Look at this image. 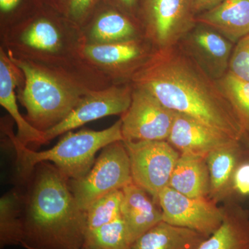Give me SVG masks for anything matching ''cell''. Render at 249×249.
<instances>
[{
    "mask_svg": "<svg viewBox=\"0 0 249 249\" xmlns=\"http://www.w3.org/2000/svg\"><path fill=\"white\" fill-rule=\"evenodd\" d=\"M135 86L147 90L163 106L242 142L246 137L217 81L180 44L156 49L133 72Z\"/></svg>",
    "mask_w": 249,
    "mask_h": 249,
    "instance_id": "cell-1",
    "label": "cell"
},
{
    "mask_svg": "<svg viewBox=\"0 0 249 249\" xmlns=\"http://www.w3.org/2000/svg\"><path fill=\"white\" fill-rule=\"evenodd\" d=\"M25 249H83L86 214L80 209L70 179L50 162L35 165L19 183Z\"/></svg>",
    "mask_w": 249,
    "mask_h": 249,
    "instance_id": "cell-2",
    "label": "cell"
},
{
    "mask_svg": "<svg viewBox=\"0 0 249 249\" xmlns=\"http://www.w3.org/2000/svg\"><path fill=\"white\" fill-rule=\"evenodd\" d=\"M10 137L17 154L19 182L30 175L36 165L43 161L53 163L69 179H79L92 168L98 150L124 139L121 119L103 130L70 131L55 146L45 151L30 150L15 136Z\"/></svg>",
    "mask_w": 249,
    "mask_h": 249,
    "instance_id": "cell-3",
    "label": "cell"
},
{
    "mask_svg": "<svg viewBox=\"0 0 249 249\" xmlns=\"http://www.w3.org/2000/svg\"><path fill=\"white\" fill-rule=\"evenodd\" d=\"M9 57L25 77V86L19 100L27 109L28 122L42 132L60 124L74 109L82 96L47 71L12 55Z\"/></svg>",
    "mask_w": 249,
    "mask_h": 249,
    "instance_id": "cell-4",
    "label": "cell"
},
{
    "mask_svg": "<svg viewBox=\"0 0 249 249\" xmlns=\"http://www.w3.org/2000/svg\"><path fill=\"white\" fill-rule=\"evenodd\" d=\"M102 150L87 175L79 179L70 180L77 204L84 211L101 196L133 182L124 141L112 142Z\"/></svg>",
    "mask_w": 249,
    "mask_h": 249,
    "instance_id": "cell-5",
    "label": "cell"
},
{
    "mask_svg": "<svg viewBox=\"0 0 249 249\" xmlns=\"http://www.w3.org/2000/svg\"><path fill=\"white\" fill-rule=\"evenodd\" d=\"M133 183L159 204L160 191L169 186L180 152L167 141L124 140Z\"/></svg>",
    "mask_w": 249,
    "mask_h": 249,
    "instance_id": "cell-6",
    "label": "cell"
},
{
    "mask_svg": "<svg viewBox=\"0 0 249 249\" xmlns=\"http://www.w3.org/2000/svg\"><path fill=\"white\" fill-rule=\"evenodd\" d=\"M175 115L147 90L135 86L130 106L121 115L124 141H167Z\"/></svg>",
    "mask_w": 249,
    "mask_h": 249,
    "instance_id": "cell-7",
    "label": "cell"
},
{
    "mask_svg": "<svg viewBox=\"0 0 249 249\" xmlns=\"http://www.w3.org/2000/svg\"><path fill=\"white\" fill-rule=\"evenodd\" d=\"M158 203L163 220L209 237L222 225L224 210L207 197L192 198L168 186L160 191Z\"/></svg>",
    "mask_w": 249,
    "mask_h": 249,
    "instance_id": "cell-8",
    "label": "cell"
},
{
    "mask_svg": "<svg viewBox=\"0 0 249 249\" xmlns=\"http://www.w3.org/2000/svg\"><path fill=\"white\" fill-rule=\"evenodd\" d=\"M132 90L129 87H111L82 96L63 121L43 132V144L91 121L106 116L123 115L130 106Z\"/></svg>",
    "mask_w": 249,
    "mask_h": 249,
    "instance_id": "cell-9",
    "label": "cell"
},
{
    "mask_svg": "<svg viewBox=\"0 0 249 249\" xmlns=\"http://www.w3.org/2000/svg\"><path fill=\"white\" fill-rule=\"evenodd\" d=\"M190 0H147V34L157 49L180 43L196 25Z\"/></svg>",
    "mask_w": 249,
    "mask_h": 249,
    "instance_id": "cell-10",
    "label": "cell"
},
{
    "mask_svg": "<svg viewBox=\"0 0 249 249\" xmlns=\"http://www.w3.org/2000/svg\"><path fill=\"white\" fill-rule=\"evenodd\" d=\"M179 44L216 81L229 71L233 42L213 28L196 23Z\"/></svg>",
    "mask_w": 249,
    "mask_h": 249,
    "instance_id": "cell-11",
    "label": "cell"
},
{
    "mask_svg": "<svg viewBox=\"0 0 249 249\" xmlns=\"http://www.w3.org/2000/svg\"><path fill=\"white\" fill-rule=\"evenodd\" d=\"M235 139L193 118L176 112L167 142L180 154L206 157ZM239 142V141H238Z\"/></svg>",
    "mask_w": 249,
    "mask_h": 249,
    "instance_id": "cell-12",
    "label": "cell"
},
{
    "mask_svg": "<svg viewBox=\"0 0 249 249\" xmlns=\"http://www.w3.org/2000/svg\"><path fill=\"white\" fill-rule=\"evenodd\" d=\"M121 217L133 245L141 236L163 220L160 206L145 190L133 182L124 187Z\"/></svg>",
    "mask_w": 249,
    "mask_h": 249,
    "instance_id": "cell-13",
    "label": "cell"
},
{
    "mask_svg": "<svg viewBox=\"0 0 249 249\" xmlns=\"http://www.w3.org/2000/svg\"><path fill=\"white\" fill-rule=\"evenodd\" d=\"M247 155L242 142L238 141L210 152L206 158L210 175V199L218 204L235 193L234 175L239 164L247 160Z\"/></svg>",
    "mask_w": 249,
    "mask_h": 249,
    "instance_id": "cell-14",
    "label": "cell"
},
{
    "mask_svg": "<svg viewBox=\"0 0 249 249\" xmlns=\"http://www.w3.org/2000/svg\"><path fill=\"white\" fill-rule=\"evenodd\" d=\"M18 67L0 51V104L12 116L18 125L16 138L22 145L43 144V132L35 128L23 118L18 109L15 89L18 83Z\"/></svg>",
    "mask_w": 249,
    "mask_h": 249,
    "instance_id": "cell-15",
    "label": "cell"
},
{
    "mask_svg": "<svg viewBox=\"0 0 249 249\" xmlns=\"http://www.w3.org/2000/svg\"><path fill=\"white\" fill-rule=\"evenodd\" d=\"M196 19L236 43L249 34V0H224Z\"/></svg>",
    "mask_w": 249,
    "mask_h": 249,
    "instance_id": "cell-16",
    "label": "cell"
},
{
    "mask_svg": "<svg viewBox=\"0 0 249 249\" xmlns=\"http://www.w3.org/2000/svg\"><path fill=\"white\" fill-rule=\"evenodd\" d=\"M224 220L220 227L197 249H249V213L237 204L222 207Z\"/></svg>",
    "mask_w": 249,
    "mask_h": 249,
    "instance_id": "cell-17",
    "label": "cell"
},
{
    "mask_svg": "<svg viewBox=\"0 0 249 249\" xmlns=\"http://www.w3.org/2000/svg\"><path fill=\"white\" fill-rule=\"evenodd\" d=\"M168 186L189 197L209 196L210 175L206 157L181 154Z\"/></svg>",
    "mask_w": 249,
    "mask_h": 249,
    "instance_id": "cell-18",
    "label": "cell"
},
{
    "mask_svg": "<svg viewBox=\"0 0 249 249\" xmlns=\"http://www.w3.org/2000/svg\"><path fill=\"white\" fill-rule=\"evenodd\" d=\"M206 236L162 221L141 236L132 245L133 249H197Z\"/></svg>",
    "mask_w": 249,
    "mask_h": 249,
    "instance_id": "cell-19",
    "label": "cell"
},
{
    "mask_svg": "<svg viewBox=\"0 0 249 249\" xmlns=\"http://www.w3.org/2000/svg\"><path fill=\"white\" fill-rule=\"evenodd\" d=\"M85 53L93 61L113 67L129 66L144 62L150 54L136 39L87 46Z\"/></svg>",
    "mask_w": 249,
    "mask_h": 249,
    "instance_id": "cell-20",
    "label": "cell"
},
{
    "mask_svg": "<svg viewBox=\"0 0 249 249\" xmlns=\"http://www.w3.org/2000/svg\"><path fill=\"white\" fill-rule=\"evenodd\" d=\"M22 193L15 187L0 199V247L21 245L24 237Z\"/></svg>",
    "mask_w": 249,
    "mask_h": 249,
    "instance_id": "cell-21",
    "label": "cell"
},
{
    "mask_svg": "<svg viewBox=\"0 0 249 249\" xmlns=\"http://www.w3.org/2000/svg\"><path fill=\"white\" fill-rule=\"evenodd\" d=\"M217 83L247 136L249 134V81L228 71Z\"/></svg>",
    "mask_w": 249,
    "mask_h": 249,
    "instance_id": "cell-22",
    "label": "cell"
},
{
    "mask_svg": "<svg viewBox=\"0 0 249 249\" xmlns=\"http://www.w3.org/2000/svg\"><path fill=\"white\" fill-rule=\"evenodd\" d=\"M137 31L128 18L109 11L101 15L93 25L91 36L99 43H111L135 39Z\"/></svg>",
    "mask_w": 249,
    "mask_h": 249,
    "instance_id": "cell-23",
    "label": "cell"
},
{
    "mask_svg": "<svg viewBox=\"0 0 249 249\" xmlns=\"http://www.w3.org/2000/svg\"><path fill=\"white\" fill-rule=\"evenodd\" d=\"M122 217L85 235L83 249H133Z\"/></svg>",
    "mask_w": 249,
    "mask_h": 249,
    "instance_id": "cell-24",
    "label": "cell"
},
{
    "mask_svg": "<svg viewBox=\"0 0 249 249\" xmlns=\"http://www.w3.org/2000/svg\"><path fill=\"white\" fill-rule=\"evenodd\" d=\"M123 196L122 190H118L101 196L90 205L85 211L86 233L121 217Z\"/></svg>",
    "mask_w": 249,
    "mask_h": 249,
    "instance_id": "cell-25",
    "label": "cell"
},
{
    "mask_svg": "<svg viewBox=\"0 0 249 249\" xmlns=\"http://www.w3.org/2000/svg\"><path fill=\"white\" fill-rule=\"evenodd\" d=\"M24 44L39 50L53 52L60 45L58 29L52 22L40 19L32 24L22 36Z\"/></svg>",
    "mask_w": 249,
    "mask_h": 249,
    "instance_id": "cell-26",
    "label": "cell"
},
{
    "mask_svg": "<svg viewBox=\"0 0 249 249\" xmlns=\"http://www.w3.org/2000/svg\"><path fill=\"white\" fill-rule=\"evenodd\" d=\"M229 71L241 79L249 81V34L236 42Z\"/></svg>",
    "mask_w": 249,
    "mask_h": 249,
    "instance_id": "cell-27",
    "label": "cell"
},
{
    "mask_svg": "<svg viewBox=\"0 0 249 249\" xmlns=\"http://www.w3.org/2000/svg\"><path fill=\"white\" fill-rule=\"evenodd\" d=\"M235 193L242 196H249V160L240 163L235 170L233 178Z\"/></svg>",
    "mask_w": 249,
    "mask_h": 249,
    "instance_id": "cell-28",
    "label": "cell"
},
{
    "mask_svg": "<svg viewBox=\"0 0 249 249\" xmlns=\"http://www.w3.org/2000/svg\"><path fill=\"white\" fill-rule=\"evenodd\" d=\"M95 0H71L70 14L72 17L78 19L83 17L89 11Z\"/></svg>",
    "mask_w": 249,
    "mask_h": 249,
    "instance_id": "cell-29",
    "label": "cell"
},
{
    "mask_svg": "<svg viewBox=\"0 0 249 249\" xmlns=\"http://www.w3.org/2000/svg\"><path fill=\"white\" fill-rule=\"evenodd\" d=\"M224 0H190L195 13L206 11L217 6Z\"/></svg>",
    "mask_w": 249,
    "mask_h": 249,
    "instance_id": "cell-30",
    "label": "cell"
},
{
    "mask_svg": "<svg viewBox=\"0 0 249 249\" xmlns=\"http://www.w3.org/2000/svg\"><path fill=\"white\" fill-rule=\"evenodd\" d=\"M20 0H0L1 12L8 13L17 7Z\"/></svg>",
    "mask_w": 249,
    "mask_h": 249,
    "instance_id": "cell-31",
    "label": "cell"
},
{
    "mask_svg": "<svg viewBox=\"0 0 249 249\" xmlns=\"http://www.w3.org/2000/svg\"><path fill=\"white\" fill-rule=\"evenodd\" d=\"M124 7L127 9H132L135 7L137 0H118Z\"/></svg>",
    "mask_w": 249,
    "mask_h": 249,
    "instance_id": "cell-32",
    "label": "cell"
},
{
    "mask_svg": "<svg viewBox=\"0 0 249 249\" xmlns=\"http://www.w3.org/2000/svg\"></svg>",
    "mask_w": 249,
    "mask_h": 249,
    "instance_id": "cell-33",
    "label": "cell"
}]
</instances>
